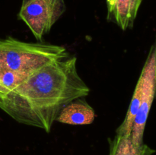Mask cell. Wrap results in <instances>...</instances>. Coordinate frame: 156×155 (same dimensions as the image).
Here are the masks:
<instances>
[{"instance_id":"7","label":"cell","mask_w":156,"mask_h":155,"mask_svg":"<svg viewBox=\"0 0 156 155\" xmlns=\"http://www.w3.org/2000/svg\"><path fill=\"white\" fill-rule=\"evenodd\" d=\"M109 155H152L154 149L143 143L141 145L134 144L131 135L116 134L114 138L109 139Z\"/></svg>"},{"instance_id":"2","label":"cell","mask_w":156,"mask_h":155,"mask_svg":"<svg viewBox=\"0 0 156 155\" xmlns=\"http://www.w3.org/2000/svg\"><path fill=\"white\" fill-rule=\"evenodd\" d=\"M67 56L62 46L24 42L12 36L0 39V81L18 85L38 68Z\"/></svg>"},{"instance_id":"6","label":"cell","mask_w":156,"mask_h":155,"mask_svg":"<svg viewBox=\"0 0 156 155\" xmlns=\"http://www.w3.org/2000/svg\"><path fill=\"white\" fill-rule=\"evenodd\" d=\"M83 98L76 99L64 106L56 121L72 126L91 124L95 119V112Z\"/></svg>"},{"instance_id":"5","label":"cell","mask_w":156,"mask_h":155,"mask_svg":"<svg viewBox=\"0 0 156 155\" xmlns=\"http://www.w3.org/2000/svg\"><path fill=\"white\" fill-rule=\"evenodd\" d=\"M143 0H106L108 20L126 30L132 28Z\"/></svg>"},{"instance_id":"3","label":"cell","mask_w":156,"mask_h":155,"mask_svg":"<svg viewBox=\"0 0 156 155\" xmlns=\"http://www.w3.org/2000/svg\"><path fill=\"white\" fill-rule=\"evenodd\" d=\"M66 10L65 0H22L18 18L24 21L37 42L44 36Z\"/></svg>"},{"instance_id":"1","label":"cell","mask_w":156,"mask_h":155,"mask_svg":"<svg viewBox=\"0 0 156 155\" xmlns=\"http://www.w3.org/2000/svg\"><path fill=\"white\" fill-rule=\"evenodd\" d=\"M90 89L79 75L76 56L55 60L29 74L7 93H0V109L21 124L50 132L61 110Z\"/></svg>"},{"instance_id":"4","label":"cell","mask_w":156,"mask_h":155,"mask_svg":"<svg viewBox=\"0 0 156 155\" xmlns=\"http://www.w3.org/2000/svg\"><path fill=\"white\" fill-rule=\"evenodd\" d=\"M140 78L143 83L140 106L131 132L132 141L136 145L143 144L146 122L156 94V40L151 46Z\"/></svg>"}]
</instances>
